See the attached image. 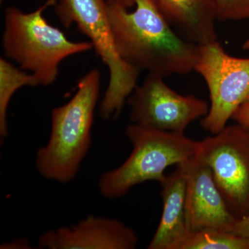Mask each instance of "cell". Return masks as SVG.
Instances as JSON below:
<instances>
[{
	"label": "cell",
	"mask_w": 249,
	"mask_h": 249,
	"mask_svg": "<svg viewBox=\"0 0 249 249\" xmlns=\"http://www.w3.org/2000/svg\"><path fill=\"white\" fill-rule=\"evenodd\" d=\"M163 211L148 249H177L188 233L186 218V173L183 165L160 183Z\"/></svg>",
	"instance_id": "obj_11"
},
{
	"label": "cell",
	"mask_w": 249,
	"mask_h": 249,
	"mask_svg": "<svg viewBox=\"0 0 249 249\" xmlns=\"http://www.w3.org/2000/svg\"><path fill=\"white\" fill-rule=\"evenodd\" d=\"M177 249H249V240L217 229L190 231Z\"/></svg>",
	"instance_id": "obj_14"
},
{
	"label": "cell",
	"mask_w": 249,
	"mask_h": 249,
	"mask_svg": "<svg viewBox=\"0 0 249 249\" xmlns=\"http://www.w3.org/2000/svg\"><path fill=\"white\" fill-rule=\"evenodd\" d=\"M174 30L190 42L202 45L217 40L214 0H155Z\"/></svg>",
	"instance_id": "obj_12"
},
{
	"label": "cell",
	"mask_w": 249,
	"mask_h": 249,
	"mask_svg": "<svg viewBox=\"0 0 249 249\" xmlns=\"http://www.w3.org/2000/svg\"><path fill=\"white\" fill-rule=\"evenodd\" d=\"M56 4L57 0H47L29 14L14 7L5 12L4 55L19 64L24 71H30L43 86H49L56 80L62 60L93 48L91 42L69 40L60 29L46 20L44 11Z\"/></svg>",
	"instance_id": "obj_3"
},
{
	"label": "cell",
	"mask_w": 249,
	"mask_h": 249,
	"mask_svg": "<svg viewBox=\"0 0 249 249\" xmlns=\"http://www.w3.org/2000/svg\"><path fill=\"white\" fill-rule=\"evenodd\" d=\"M195 71L206 82L211 100L201 127L211 134L219 133L249 99V58L232 56L214 41L199 45Z\"/></svg>",
	"instance_id": "obj_6"
},
{
	"label": "cell",
	"mask_w": 249,
	"mask_h": 249,
	"mask_svg": "<svg viewBox=\"0 0 249 249\" xmlns=\"http://www.w3.org/2000/svg\"><path fill=\"white\" fill-rule=\"evenodd\" d=\"M5 247H7L6 248H8L9 247H13L12 248H14V247H18V249L31 248L28 241L25 240L15 241V242H11V243L8 244V245L1 246V249H4Z\"/></svg>",
	"instance_id": "obj_18"
},
{
	"label": "cell",
	"mask_w": 249,
	"mask_h": 249,
	"mask_svg": "<svg viewBox=\"0 0 249 249\" xmlns=\"http://www.w3.org/2000/svg\"><path fill=\"white\" fill-rule=\"evenodd\" d=\"M181 165L186 173V218L189 232L204 229L231 232L238 218L227 206L200 150Z\"/></svg>",
	"instance_id": "obj_9"
},
{
	"label": "cell",
	"mask_w": 249,
	"mask_h": 249,
	"mask_svg": "<svg viewBox=\"0 0 249 249\" xmlns=\"http://www.w3.org/2000/svg\"><path fill=\"white\" fill-rule=\"evenodd\" d=\"M55 14L65 27L75 23L79 30L89 37L98 55L107 65L109 73L107 89L99 112L106 120L121 114L126 99L137 86L140 70L121 58L108 18L106 0H59Z\"/></svg>",
	"instance_id": "obj_5"
},
{
	"label": "cell",
	"mask_w": 249,
	"mask_h": 249,
	"mask_svg": "<svg viewBox=\"0 0 249 249\" xmlns=\"http://www.w3.org/2000/svg\"><path fill=\"white\" fill-rule=\"evenodd\" d=\"M232 119L237 124H244L249 127V99L235 111Z\"/></svg>",
	"instance_id": "obj_17"
},
{
	"label": "cell",
	"mask_w": 249,
	"mask_h": 249,
	"mask_svg": "<svg viewBox=\"0 0 249 249\" xmlns=\"http://www.w3.org/2000/svg\"><path fill=\"white\" fill-rule=\"evenodd\" d=\"M137 233L115 219L89 215L71 227L44 232L38 247L47 249H133Z\"/></svg>",
	"instance_id": "obj_10"
},
{
	"label": "cell",
	"mask_w": 249,
	"mask_h": 249,
	"mask_svg": "<svg viewBox=\"0 0 249 249\" xmlns=\"http://www.w3.org/2000/svg\"><path fill=\"white\" fill-rule=\"evenodd\" d=\"M132 124L167 132H184L197 119L204 118L209 106L194 95L179 94L164 78L147 73L127 98Z\"/></svg>",
	"instance_id": "obj_8"
},
{
	"label": "cell",
	"mask_w": 249,
	"mask_h": 249,
	"mask_svg": "<svg viewBox=\"0 0 249 249\" xmlns=\"http://www.w3.org/2000/svg\"><path fill=\"white\" fill-rule=\"evenodd\" d=\"M242 48L246 49V50L249 49V37L245 40V42H244L243 45H242Z\"/></svg>",
	"instance_id": "obj_20"
},
{
	"label": "cell",
	"mask_w": 249,
	"mask_h": 249,
	"mask_svg": "<svg viewBox=\"0 0 249 249\" xmlns=\"http://www.w3.org/2000/svg\"><path fill=\"white\" fill-rule=\"evenodd\" d=\"M1 1H2V0H1Z\"/></svg>",
	"instance_id": "obj_21"
},
{
	"label": "cell",
	"mask_w": 249,
	"mask_h": 249,
	"mask_svg": "<svg viewBox=\"0 0 249 249\" xmlns=\"http://www.w3.org/2000/svg\"><path fill=\"white\" fill-rule=\"evenodd\" d=\"M99 92L100 73L93 70L80 79L71 99L52 110L48 143L36 154V168L43 178L60 183L76 178L91 145Z\"/></svg>",
	"instance_id": "obj_2"
},
{
	"label": "cell",
	"mask_w": 249,
	"mask_h": 249,
	"mask_svg": "<svg viewBox=\"0 0 249 249\" xmlns=\"http://www.w3.org/2000/svg\"><path fill=\"white\" fill-rule=\"evenodd\" d=\"M40 85L34 74L15 67L5 58H0V136L1 141L8 135L7 111L13 95L24 86Z\"/></svg>",
	"instance_id": "obj_13"
},
{
	"label": "cell",
	"mask_w": 249,
	"mask_h": 249,
	"mask_svg": "<svg viewBox=\"0 0 249 249\" xmlns=\"http://www.w3.org/2000/svg\"><path fill=\"white\" fill-rule=\"evenodd\" d=\"M128 9L107 1L108 18L121 58L131 66L165 78L195 71L199 45L178 35L155 0H134Z\"/></svg>",
	"instance_id": "obj_1"
},
{
	"label": "cell",
	"mask_w": 249,
	"mask_h": 249,
	"mask_svg": "<svg viewBox=\"0 0 249 249\" xmlns=\"http://www.w3.org/2000/svg\"><path fill=\"white\" fill-rule=\"evenodd\" d=\"M200 152L227 206L240 219L249 214V127L237 124L201 141Z\"/></svg>",
	"instance_id": "obj_7"
},
{
	"label": "cell",
	"mask_w": 249,
	"mask_h": 249,
	"mask_svg": "<svg viewBox=\"0 0 249 249\" xmlns=\"http://www.w3.org/2000/svg\"><path fill=\"white\" fill-rule=\"evenodd\" d=\"M231 232L249 240V214L237 219Z\"/></svg>",
	"instance_id": "obj_16"
},
{
	"label": "cell",
	"mask_w": 249,
	"mask_h": 249,
	"mask_svg": "<svg viewBox=\"0 0 249 249\" xmlns=\"http://www.w3.org/2000/svg\"><path fill=\"white\" fill-rule=\"evenodd\" d=\"M109 2L114 3V4L119 5L125 9H128L135 5L134 0H107Z\"/></svg>",
	"instance_id": "obj_19"
},
{
	"label": "cell",
	"mask_w": 249,
	"mask_h": 249,
	"mask_svg": "<svg viewBox=\"0 0 249 249\" xmlns=\"http://www.w3.org/2000/svg\"><path fill=\"white\" fill-rule=\"evenodd\" d=\"M217 20L239 21L249 18V0H214Z\"/></svg>",
	"instance_id": "obj_15"
},
{
	"label": "cell",
	"mask_w": 249,
	"mask_h": 249,
	"mask_svg": "<svg viewBox=\"0 0 249 249\" xmlns=\"http://www.w3.org/2000/svg\"><path fill=\"white\" fill-rule=\"evenodd\" d=\"M125 134L133 150L119 168L106 172L98 181L100 193L107 199L125 196L131 188L148 181L161 182L165 170L181 165L199 152L201 141L188 138L184 132H167L131 124Z\"/></svg>",
	"instance_id": "obj_4"
}]
</instances>
